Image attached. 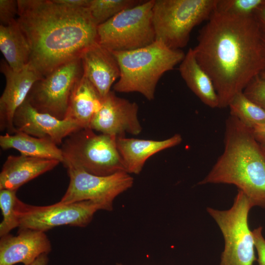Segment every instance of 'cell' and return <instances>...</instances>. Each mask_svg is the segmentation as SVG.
I'll return each mask as SVG.
<instances>
[{"instance_id":"6da1fadb","label":"cell","mask_w":265,"mask_h":265,"mask_svg":"<svg viewBox=\"0 0 265 265\" xmlns=\"http://www.w3.org/2000/svg\"><path fill=\"white\" fill-rule=\"evenodd\" d=\"M193 50L212 80L219 108L228 107L234 97L265 69L254 16H237L215 9L199 31Z\"/></svg>"},{"instance_id":"7a4b0ae2","label":"cell","mask_w":265,"mask_h":265,"mask_svg":"<svg viewBox=\"0 0 265 265\" xmlns=\"http://www.w3.org/2000/svg\"><path fill=\"white\" fill-rule=\"evenodd\" d=\"M17 1V20L30 49L27 65L41 78L98 43L88 7L72 8L53 0Z\"/></svg>"},{"instance_id":"3957f363","label":"cell","mask_w":265,"mask_h":265,"mask_svg":"<svg viewBox=\"0 0 265 265\" xmlns=\"http://www.w3.org/2000/svg\"><path fill=\"white\" fill-rule=\"evenodd\" d=\"M224 148L207 175L198 184L233 185L253 206L265 209V154L251 129L230 115L226 120Z\"/></svg>"},{"instance_id":"277c9868","label":"cell","mask_w":265,"mask_h":265,"mask_svg":"<svg viewBox=\"0 0 265 265\" xmlns=\"http://www.w3.org/2000/svg\"><path fill=\"white\" fill-rule=\"evenodd\" d=\"M120 70L113 89L120 93L138 92L147 100L154 99L158 81L166 72L180 64L185 54L156 41L147 46L125 52H112Z\"/></svg>"},{"instance_id":"5b68a950","label":"cell","mask_w":265,"mask_h":265,"mask_svg":"<svg viewBox=\"0 0 265 265\" xmlns=\"http://www.w3.org/2000/svg\"><path fill=\"white\" fill-rule=\"evenodd\" d=\"M116 139L114 136L97 134L90 128L77 131L61 144L62 163L66 168H80L97 176L126 172Z\"/></svg>"},{"instance_id":"8992f818","label":"cell","mask_w":265,"mask_h":265,"mask_svg":"<svg viewBox=\"0 0 265 265\" xmlns=\"http://www.w3.org/2000/svg\"><path fill=\"white\" fill-rule=\"evenodd\" d=\"M217 0H154L153 23L156 41L168 47H185L192 29L208 20Z\"/></svg>"},{"instance_id":"52a82bcc","label":"cell","mask_w":265,"mask_h":265,"mask_svg":"<svg viewBox=\"0 0 265 265\" xmlns=\"http://www.w3.org/2000/svg\"><path fill=\"white\" fill-rule=\"evenodd\" d=\"M253 207L246 195L238 190L232 206L227 210L208 207V213L218 225L224 239L219 265H253L256 260L248 214Z\"/></svg>"},{"instance_id":"ba28073f","label":"cell","mask_w":265,"mask_h":265,"mask_svg":"<svg viewBox=\"0 0 265 265\" xmlns=\"http://www.w3.org/2000/svg\"><path fill=\"white\" fill-rule=\"evenodd\" d=\"M154 3V0H143L99 25L98 43L111 52L129 51L153 43Z\"/></svg>"},{"instance_id":"9c48e42d","label":"cell","mask_w":265,"mask_h":265,"mask_svg":"<svg viewBox=\"0 0 265 265\" xmlns=\"http://www.w3.org/2000/svg\"><path fill=\"white\" fill-rule=\"evenodd\" d=\"M19 229H29L45 232L54 227L69 225L85 227L92 220L95 213L102 210L91 201L74 203L60 201L49 206L27 204L17 198L15 206Z\"/></svg>"},{"instance_id":"30bf717a","label":"cell","mask_w":265,"mask_h":265,"mask_svg":"<svg viewBox=\"0 0 265 265\" xmlns=\"http://www.w3.org/2000/svg\"><path fill=\"white\" fill-rule=\"evenodd\" d=\"M83 75L80 57L66 62L38 80L26 99L38 111L64 119L74 87Z\"/></svg>"},{"instance_id":"8fae6325","label":"cell","mask_w":265,"mask_h":265,"mask_svg":"<svg viewBox=\"0 0 265 265\" xmlns=\"http://www.w3.org/2000/svg\"><path fill=\"white\" fill-rule=\"evenodd\" d=\"M67 169L70 181L60 200L63 203L91 201L99 204L102 210L111 211L115 198L133 184V178L125 171L97 176L80 168L70 167Z\"/></svg>"},{"instance_id":"7c38bea8","label":"cell","mask_w":265,"mask_h":265,"mask_svg":"<svg viewBox=\"0 0 265 265\" xmlns=\"http://www.w3.org/2000/svg\"><path fill=\"white\" fill-rule=\"evenodd\" d=\"M138 110L135 103L119 97L110 91L103 98L101 106L93 118L90 128L116 137H125L126 133L137 135L142 131Z\"/></svg>"},{"instance_id":"4fadbf2b","label":"cell","mask_w":265,"mask_h":265,"mask_svg":"<svg viewBox=\"0 0 265 265\" xmlns=\"http://www.w3.org/2000/svg\"><path fill=\"white\" fill-rule=\"evenodd\" d=\"M16 132H22L39 138L49 139L57 145L75 132L82 129L68 119H59L33 107L27 99L17 109L13 119Z\"/></svg>"},{"instance_id":"5bb4252c","label":"cell","mask_w":265,"mask_h":265,"mask_svg":"<svg viewBox=\"0 0 265 265\" xmlns=\"http://www.w3.org/2000/svg\"><path fill=\"white\" fill-rule=\"evenodd\" d=\"M0 71L6 84L0 98V129L9 134L15 132L13 119L17 109L26 100L34 83L41 78L28 65L19 71H15L2 60Z\"/></svg>"},{"instance_id":"9a60e30c","label":"cell","mask_w":265,"mask_h":265,"mask_svg":"<svg viewBox=\"0 0 265 265\" xmlns=\"http://www.w3.org/2000/svg\"><path fill=\"white\" fill-rule=\"evenodd\" d=\"M50 239L45 232L19 229L17 235L8 234L0 237V265L23 263L28 265L42 254L51 250Z\"/></svg>"},{"instance_id":"2e32d148","label":"cell","mask_w":265,"mask_h":265,"mask_svg":"<svg viewBox=\"0 0 265 265\" xmlns=\"http://www.w3.org/2000/svg\"><path fill=\"white\" fill-rule=\"evenodd\" d=\"M80 58L83 75L104 98L120 76L115 56L112 52L98 43L86 49Z\"/></svg>"},{"instance_id":"e0dca14e","label":"cell","mask_w":265,"mask_h":265,"mask_svg":"<svg viewBox=\"0 0 265 265\" xmlns=\"http://www.w3.org/2000/svg\"><path fill=\"white\" fill-rule=\"evenodd\" d=\"M60 162L52 159L21 155H9L0 173V190L17 191L22 186L56 166Z\"/></svg>"},{"instance_id":"ac0fdd59","label":"cell","mask_w":265,"mask_h":265,"mask_svg":"<svg viewBox=\"0 0 265 265\" xmlns=\"http://www.w3.org/2000/svg\"><path fill=\"white\" fill-rule=\"evenodd\" d=\"M182 141L178 133L162 140L116 137V146L125 169L129 174H138L146 161L153 155L176 146Z\"/></svg>"},{"instance_id":"d6986e66","label":"cell","mask_w":265,"mask_h":265,"mask_svg":"<svg viewBox=\"0 0 265 265\" xmlns=\"http://www.w3.org/2000/svg\"><path fill=\"white\" fill-rule=\"evenodd\" d=\"M102 100L95 87L83 75L74 87L65 119L75 122L82 129L90 128L93 118L101 106Z\"/></svg>"},{"instance_id":"ffe728a7","label":"cell","mask_w":265,"mask_h":265,"mask_svg":"<svg viewBox=\"0 0 265 265\" xmlns=\"http://www.w3.org/2000/svg\"><path fill=\"white\" fill-rule=\"evenodd\" d=\"M179 70L187 86L203 104L212 108H219L212 80L198 63L193 49L190 48L185 54Z\"/></svg>"},{"instance_id":"44dd1931","label":"cell","mask_w":265,"mask_h":265,"mask_svg":"<svg viewBox=\"0 0 265 265\" xmlns=\"http://www.w3.org/2000/svg\"><path fill=\"white\" fill-rule=\"evenodd\" d=\"M2 149H15L26 156L63 161L61 148L51 140L31 136L22 132L0 136Z\"/></svg>"},{"instance_id":"7402d4cb","label":"cell","mask_w":265,"mask_h":265,"mask_svg":"<svg viewBox=\"0 0 265 265\" xmlns=\"http://www.w3.org/2000/svg\"><path fill=\"white\" fill-rule=\"evenodd\" d=\"M0 50L14 71H21L28 65L30 49L17 19L7 25H0Z\"/></svg>"},{"instance_id":"603a6c76","label":"cell","mask_w":265,"mask_h":265,"mask_svg":"<svg viewBox=\"0 0 265 265\" xmlns=\"http://www.w3.org/2000/svg\"><path fill=\"white\" fill-rule=\"evenodd\" d=\"M228 107L230 115L250 129L265 123V109L249 99L243 92L234 97Z\"/></svg>"},{"instance_id":"cb8c5ba5","label":"cell","mask_w":265,"mask_h":265,"mask_svg":"<svg viewBox=\"0 0 265 265\" xmlns=\"http://www.w3.org/2000/svg\"><path fill=\"white\" fill-rule=\"evenodd\" d=\"M143 1L139 0H90L88 9L93 21L98 26L122 11Z\"/></svg>"},{"instance_id":"d4e9b609","label":"cell","mask_w":265,"mask_h":265,"mask_svg":"<svg viewBox=\"0 0 265 265\" xmlns=\"http://www.w3.org/2000/svg\"><path fill=\"white\" fill-rule=\"evenodd\" d=\"M16 190H0V208L2 220L0 223V237L8 234L19 227V220L15 213V206L17 197Z\"/></svg>"},{"instance_id":"484cf974","label":"cell","mask_w":265,"mask_h":265,"mask_svg":"<svg viewBox=\"0 0 265 265\" xmlns=\"http://www.w3.org/2000/svg\"><path fill=\"white\" fill-rule=\"evenodd\" d=\"M265 0H217L215 10L240 17H252L264 6Z\"/></svg>"},{"instance_id":"4316f807","label":"cell","mask_w":265,"mask_h":265,"mask_svg":"<svg viewBox=\"0 0 265 265\" xmlns=\"http://www.w3.org/2000/svg\"><path fill=\"white\" fill-rule=\"evenodd\" d=\"M243 92L249 99L265 109V69L251 80Z\"/></svg>"},{"instance_id":"83f0119b","label":"cell","mask_w":265,"mask_h":265,"mask_svg":"<svg viewBox=\"0 0 265 265\" xmlns=\"http://www.w3.org/2000/svg\"><path fill=\"white\" fill-rule=\"evenodd\" d=\"M18 14L17 0H0V25H7L16 20L15 16Z\"/></svg>"},{"instance_id":"f1b7e54d","label":"cell","mask_w":265,"mask_h":265,"mask_svg":"<svg viewBox=\"0 0 265 265\" xmlns=\"http://www.w3.org/2000/svg\"><path fill=\"white\" fill-rule=\"evenodd\" d=\"M262 230L263 227L259 226L252 231L258 265H265V238L263 235Z\"/></svg>"},{"instance_id":"f546056e","label":"cell","mask_w":265,"mask_h":265,"mask_svg":"<svg viewBox=\"0 0 265 265\" xmlns=\"http://www.w3.org/2000/svg\"><path fill=\"white\" fill-rule=\"evenodd\" d=\"M261 47L265 58V6L260 8L255 14Z\"/></svg>"},{"instance_id":"4dcf8cb0","label":"cell","mask_w":265,"mask_h":265,"mask_svg":"<svg viewBox=\"0 0 265 265\" xmlns=\"http://www.w3.org/2000/svg\"><path fill=\"white\" fill-rule=\"evenodd\" d=\"M56 3L72 8L88 7L90 0H53Z\"/></svg>"},{"instance_id":"1f68e13d","label":"cell","mask_w":265,"mask_h":265,"mask_svg":"<svg viewBox=\"0 0 265 265\" xmlns=\"http://www.w3.org/2000/svg\"><path fill=\"white\" fill-rule=\"evenodd\" d=\"M255 140L261 145L265 144V123L251 129Z\"/></svg>"},{"instance_id":"d6a6232c","label":"cell","mask_w":265,"mask_h":265,"mask_svg":"<svg viewBox=\"0 0 265 265\" xmlns=\"http://www.w3.org/2000/svg\"><path fill=\"white\" fill-rule=\"evenodd\" d=\"M48 261L47 254H44L40 255L32 263L28 265H47Z\"/></svg>"},{"instance_id":"836d02e7","label":"cell","mask_w":265,"mask_h":265,"mask_svg":"<svg viewBox=\"0 0 265 265\" xmlns=\"http://www.w3.org/2000/svg\"><path fill=\"white\" fill-rule=\"evenodd\" d=\"M261 145V144H260ZM261 147L263 149V151H264L265 154V144L261 145Z\"/></svg>"},{"instance_id":"e575fe53","label":"cell","mask_w":265,"mask_h":265,"mask_svg":"<svg viewBox=\"0 0 265 265\" xmlns=\"http://www.w3.org/2000/svg\"><path fill=\"white\" fill-rule=\"evenodd\" d=\"M116 265H123L121 263H117Z\"/></svg>"},{"instance_id":"d590c367","label":"cell","mask_w":265,"mask_h":265,"mask_svg":"<svg viewBox=\"0 0 265 265\" xmlns=\"http://www.w3.org/2000/svg\"><path fill=\"white\" fill-rule=\"evenodd\" d=\"M264 6H265V2Z\"/></svg>"}]
</instances>
